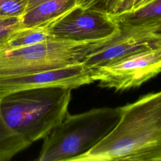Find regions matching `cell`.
Instances as JSON below:
<instances>
[{
	"mask_svg": "<svg viewBox=\"0 0 161 161\" xmlns=\"http://www.w3.org/2000/svg\"><path fill=\"white\" fill-rule=\"evenodd\" d=\"M120 109V119L112 131L74 161H157L161 156V91Z\"/></svg>",
	"mask_w": 161,
	"mask_h": 161,
	"instance_id": "1",
	"label": "cell"
},
{
	"mask_svg": "<svg viewBox=\"0 0 161 161\" xmlns=\"http://www.w3.org/2000/svg\"><path fill=\"white\" fill-rule=\"evenodd\" d=\"M71 90L45 87L13 92L0 99L3 116L12 130L32 143L43 139L69 113Z\"/></svg>",
	"mask_w": 161,
	"mask_h": 161,
	"instance_id": "2",
	"label": "cell"
},
{
	"mask_svg": "<svg viewBox=\"0 0 161 161\" xmlns=\"http://www.w3.org/2000/svg\"><path fill=\"white\" fill-rule=\"evenodd\" d=\"M120 118V107L93 108L77 114L68 113L43 138L36 160L74 161L104 139Z\"/></svg>",
	"mask_w": 161,
	"mask_h": 161,
	"instance_id": "3",
	"label": "cell"
},
{
	"mask_svg": "<svg viewBox=\"0 0 161 161\" xmlns=\"http://www.w3.org/2000/svg\"><path fill=\"white\" fill-rule=\"evenodd\" d=\"M119 32L103 40L74 42L50 37L11 50L0 51V77L57 69L83 64L91 55L111 45Z\"/></svg>",
	"mask_w": 161,
	"mask_h": 161,
	"instance_id": "4",
	"label": "cell"
},
{
	"mask_svg": "<svg viewBox=\"0 0 161 161\" xmlns=\"http://www.w3.org/2000/svg\"><path fill=\"white\" fill-rule=\"evenodd\" d=\"M47 27L50 37L74 42L103 40L120 31L110 15L77 6Z\"/></svg>",
	"mask_w": 161,
	"mask_h": 161,
	"instance_id": "5",
	"label": "cell"
},
{
	"mask_svg": "<svg viewBox=\"0 0 161 161\" xmlns=\"http://www.w3.org/2000/svg\"><path fill=\"white\" fill-rule=\"evenodd\" d=\"M93 69L96 81H99L101 87L117 91L138 87L161 72V48L137 53L108 66Z\"/></svg>",
	"mask_w": 161,
	"mask_h": 161,
	"instance_id": "6",
	"label": "cell"
},
{
	"mask_svg": "<svg viewBox=\"0 0 161 161\" xmlns=\"http://www.w3.org/2000/svg\"><path fill=\"white\" fill-rule=\"evenodd\" d=\"M96 81L92 67L84 64L46 71L0 77V99L18 91L45 87L75 89Z\"/></svg>",
	"mask_w": 161,
	"mask_h": 161,
	"instance_id": "7",
	"label": "cell"
},
{
	"mask_svg": "<svg viewBox=\"0 0 161 161\" xmlns=\"http://www.w3.org/2000/svg\"><path fill=\"white\" fill-rule=\"evenodd\" d=\"M120 31L121 36L117 41L91 55L83 64L93 68L108 66L137 53L161 48V33Z\"/></svg>",
	"mask_w": 161,
	"mask_h": 161,
	"instance_id": "8",
	"label": "cell"
},
{
	"mask_svg": "<svg viewBox=\"0 0 161 161\" xmlns=\"http://www.w3.org/2000/svg\"><path fill=\"white\" fill-rule=\"evenodd\" d=\"M110 16L121 31L161 33V0H152L136 10Z\"/></svg>",
	"mask_w": 161,
	"mask_h": 161,
	"instance_id": "9",
	"label": "cell"
},
{
	"mask_svg": "<svg viewBox=\"0 0 161 161\" xmlns=\"http://www.w3.org/2000/svg\"><path fill=\"white\" fill-rule=\"evenodd\" d=\"M76 6V0L47 1L24 13L21 18L22 26H46Z\"/></svg>",
	"mask_w": 161,
	"mask_h": 161,
	"instance_id": "10",
	"label": "cell"
},
{
	"mask_svg": "<svg viewBox=\"0 0 161 161\" xmlns=\"http://www.w3.org/2000/svg\"><path fill=\"white\" fill-rule=\"evenodd\" d=\"M50 37L47 26L22 28L0 43V51L20 48L43 42Z\"/></svg>",
	"mask_w": 161,
	"mask_h": 161,
	"instance_id": "11",
	"label": "cell"
},
{
	"mask_svg": "<svg viewBox=\"0 0 161 161\" xmlns=\"http://www.w3.org/2000/svg\"><path fill=\"white\" fill-rule=\"evenodd\" d=\"M31 145L9 127L0 108V161L11 160L15 155Z\"/></svg>",
	"mask_w": 161,
	"mask_h": 161,
	"instance_id": "12",
	"label": "cell"
},
{
	"mask_svg": "<svg viewBox=\"0 0 161 161\" xmlns=\"http://www.w3.org/2000/svg\"><path fill=\"white\" fill-rule=\"evenodd\" d=\"M122 0H76L77 6L105 13L109 15L115 13Z\"/></svg>",
	"mask_w": 161,
	"mask_h": 161,
	"instance_id": "13",
	"label": "cell"
},
{
	"mask_svg": "<svg viewBox=\"0 0 161 161\" xmlns=\"http://www.w3.org/2000/svg\"><path fill=\"white\" fill-rule=\"evenodd\" d=\"M28 4V0H0V16L21 18Z\"/></svg>",
	"mask_w": 161,
	"mask_h": 161,
	"instance_id": "14",
	"label": "cell"
},
{
	"mask_svg": "<svg viewBox=\"0 0 161 161\" xmlns=\"http://www.w3.org/2000/svg\"><path fill=\"white\" fill-rule=\"evenodd\" d=\"M22 28L21 18L0 16V43Z\"/></svg>",
	"mask_w": 161,
	"mask_h": 161,
	"instance_id": "15",
	"label": "cell"
},
{
	"mask_svg": "<svg viewBox=\"0 0 161 161\" xmlns=\"http://www.w3.org/2000/svg\"><path fill=\"white\" fill-rule=\"evenodd\" d=\"M152 1V0H122L119 4L114 14L136 10Z\"/></svg>",
	"mask_w": 161,
	"mask_h": 161,
	"instance_id": "16",
	"label": "cell"
},
{
	"mask_svg": "<svg viewBox=\"0 0 161 161\" xmlns=\"http://www.w3.org/2000/svg\"><path fill=\"white\" fill-rule=\"evenodd\" d=\"M47 1H48V0H28V6H27L26 11L35 8V6H38V4H41L43 2H45Z\"/></svg>",
	"mask_w": 161,
	"mask_h": 161,
	"instance_id": "17",
	"label": "cell"
},
{
	"mask_svg": "<svg viewBox=\"0 0 161 161\" xmlns=\"http://www.w3.org/2000/svg\"><path fill=\"white\" fill-rule=\"evenodd\" d=\"M160 160H161V156L157 160V161H160Z\"/></svg>",
	"mask_w": 161,
	"mask_h": 161,
	"instance_id": "18",
	"label": "cell"
}]
</instances>
